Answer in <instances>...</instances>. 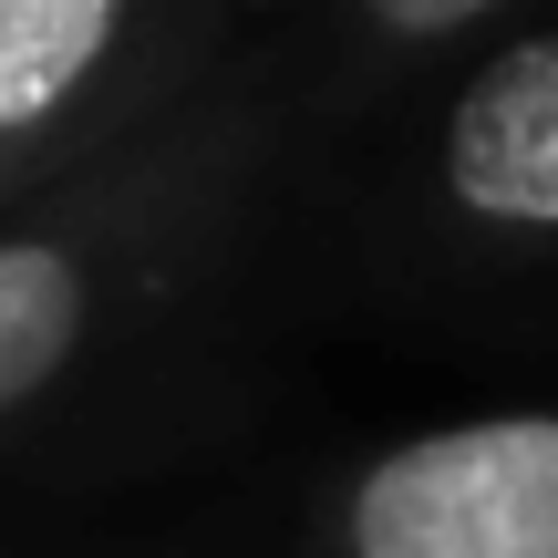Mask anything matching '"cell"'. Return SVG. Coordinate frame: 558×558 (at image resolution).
Returning <instances> with one entry per match:
<instances>
[{
  "label": "cell",
  "instance_id": "obj_4",
  "mask_svg": "<svg viewBox=\"0 0 558 558\" xmlns=\"http://www.w3.org/2000/svg\"><path fill=\"white\" fill-rule=\"evenodd\" d=\"M414 239L465 269H558V21H518L414 124Z\"/></svg>",
  "mask_w": 558,
  "mask_h": 558
},
{
  "label": "cell",
  "instance_id": "obj_1",
  "mask_svg": "<svg viewBox=\"0 0 558 558\" xmlns=\"http://www.w3.org/2000/svg\"><path fill=\"white\" fill-rule=\"evenodd\" d=\"M300 156L290 83L248 62L207 114H186L135 166L73 186L0 228V445L52 414L94 362L156 331L228 248H248L259 207Z\"/></svg>",
  "mask_w": 558,
  "mask_h": 558
},
{
  "label": "cell",
  "instance_id": "obj_5",
  "mask_svg": "<svg viewBox=\"0 0 558 558\" xmlns=\"http://www.w3.org/2000/svg\"><path fill=\"white\" fill-rule=\"evenodd\" d=\"M518 21L527 11H507V0H341L279 52V83H290L300 135L352 114H403V104L424 124Z\"/></svg>",
  "mask_w": 558,
  "mask_h": 558
},
{
  "label": "cell",
  "instance_id": "obj_2",
  "mask_svg": "<svg viewBox=\"0 0 558 558\" xmlns=\"http://www.w3.org/2000/svg\"><path fill=\"white\" fill-rule=\"evenodd\" d=\"M248 41L228 0H0V228L207 114Z\"/></svg>",
  "mask_w": 558,
  "mask_h": 558
},
{
  "label": "cell",
  "instance_id": "obj_3",
  "mask_svg": "<svg viewBox=\"0 0 558 558\" xmlns=\"http://www.w3.org/2000/svg\"><path fill=\"white\" fill-rule=\"evenodd\" d=\"M331 558H558V403L456 414L352 456L320 497Z\"/></svg>",
  "mask_w": 558,
  "mask_h": 558
}]
</instances>
